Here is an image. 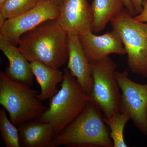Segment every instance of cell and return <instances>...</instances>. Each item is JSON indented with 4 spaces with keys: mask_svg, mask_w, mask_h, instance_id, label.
Returning a JSON list of instances; mask_svg holds the SVG:
<instances>
[{
    "mask_svg": "<svg viewBox=\"0 0 147 147\" xmlns=\"http://www.w3.org/2000/svg\"><path fill=\"white\" fill-rule=\"evenodd\" d=\"M67 34L57 20H49L22 35L18 49L30 62L59 69L68 59Z\"/></svg>",
    "mask_w": 147,
    "mask_h": 147,
    "instance_id": "1",
    "label": "cell"
},
{
    "mask_svg": "<svg viewBox=\"0 0 147 147\" xmlns=\"http://www.w3.org/2000/svg\"><path fill=\"white\" fill-rule=\"evenodd\" d=\"M101 110L90 102L75 119L54 137L56 147H112Z\"/></svg>",
    "mask_w": 147,
    "mask_h": 147,
    "instance_id": "2",
    "label": "cell"
},
{
    "mask_svg": "<svg viewBox=\"0 0 147 147\" xmlns=\"http://www.w3.org/2000/svg\"><path fill=\"white\" fill-rule=\"evenodd\" d=\"M50 99L49 108L36 120L52 125L55 136L73 121L89 102H92L90 96L84 91L67 68L64 71L61 88Z\"/></svg>",
    "mask_w": 147,
    "mask_h": 147,
    "instance_id": "3",
    "label": "cell"
},
{
    "mask_svg": "<svg viewBox=\"0 0 147 147\" xmlns=\"http://www.w3.org/2000/svg\"><path fill=\"white\" fill-rule=\"evenodd\" d=\"M38 94L28 85L11 80L5 71L0 72V104L15 126L37 119L47 110Z\"/></svg>",
    "mask_w": 147,
    "mask_h": 147,
    "instance_id": "4",
    "label": "cell"
},
{
    "mask_svg": "<svg viewBox=\"0 0 147 147\" xmlns=\"http://www.w3.org/2000/svg\"><path fill=\"white\" fill-rule=\"evenodd\" d=\"M124 8L110 22L126 50L129 68L147 78V23L137 21Z\"/></svg>",
    "mask_w": 147,
    "mask_h": 147,
    "instance_id": "5",
    "label": "cell"
},
{
    "mask_svg": "<svg viewBox=\"0 0 147 147\" xmlns=\"http://www.w3.org/2000/svg\"><path fill=\"white\" fill-rule=\"evenodd\" d=\"M90 63L93 79L92 102L109 118L120 112L121 94L115 76L117 65L109 56Z\"/></svg>",
    "mask_w": 147,
    "mask_h": 147,
    "instance_id": "6",
    "label": "cell"
},
{
    "mask_svg": "<svg viewBox=\"0 0 147 147\" xmlns=\"http://www.w3.org/2000/svg\"><path fill=\"white\" fill-rule=\"evenodd\" d=\"M115 76L121 91L120 111L129 114L135 126L146 135L147 84L131 81L126 70L115 71Z\"/></svg>",
    "mask_w": 147,
    "mask_h": 147,
    "instance_id": "7",
    "label": "cell"
},
{
    "mask_svg": "<svg viewBox=\"0 0 147 147\" xmlns=\"http://www.w3.org/2000/svg\"><path fill=\"white\" fill-rule=\"evenodd\" d=\"M61 5L51 0H39L33 8L15 18L7 19L0 30V34L11 43L18 45L19 38L25 33L51 19L57 20Z\"/></svg>",
    "mask_w": 147,
    "mask_h": 147,
    "instance_id": "8",
    "label": "cell"
},
{
    "mask_svg": "<svg viewBox=\"0 0 147 147\" xmlns=\"http://www.w3.org/2000/svg\"><path fill=\"white\" fill-rule=\"evenodd\" d=\"M57 20L67 34L80 35L92 32L91 5L87 0H65Z\"/></svg>",
    "mask_w": 147,
    "mask_h": 147,
    "instance_id": "9",
    "label": "cell"
},
{
    "mask_svg": "<svg viewBox=\"0 0 147 147\" xmlns=\"http://www.w3.org/2000/svg\"><path fill=\"white\" fill-rule=\"evenodd\" d=\"M79 36L90 62L112 54H127L120 36L115 29L101 35H96L92 32H90Z\"/></svg>",
    "mask_w": 147,
    "mask_h": 147,
    "instance_id": "10",
    "label": "cell"
},
{
    "mask_svg": "<svg viewBox=\"0 0 147 147\" xmlns=\"http://www.w3.org/2000/svg\"><path fill=\"white\" fill-rule=\"evenodd\" d=\"M68 69L80 84L84 91L91 95L93 87L91 66L79 35L67 34Z\"/></svg>",
    "mask_w": 147,
    "mask_h": 147,
    "instance_id": "11",
    "label": "cell"
},
{
    "mask_svg": "<svg viewBox=\"0 0 147 147\" xmlns=\"http://www.w3.org/2000/svg\"><path fill=\"white\" fill-rule=\"evenodd\" d=\"M0 50L8 59L9 63L5 71L6 75L11 80L31 87L34 75L30 62L20 52L18 47L1 34Z\"/></svg>",
    "mask_w": 147,
    "mask_h": 147,
    "instance_id": "12",
    "label": "cell"
},
{
    "mask_svg": "<svg viewBox=\"0 0 147 147\" xmlns=\"http://www.w3.org/2000/svg\"><path fill=\"white\" fill-rule=\"evenodd\" d=\"M19 142L22 147H56L52 125L35 120L18 127Z\"/></svg>",
    "mask_w": 147,
    "mask_h": 147,
    "instance_id": "13",
    "label": "cell"
},
{
    "mask_svg": "<svg viewBox=\"0 0 147 147\" xmlns=\"http://www.w3.org/2000/svg\"><path fill=\"white\" fill-rule=\"evenodd\" d=\"M30 65L40 86L38 98L42 101L51 98L59 91L57 85L63 81V72L38 61L30 62Z\"/></svg>",
    "mask_w": 147,
    "mask_h": 147,
    "instance_id": "14",
    "label": "cell"
},
{
    "mask_svg": "<svg viewBox=\"0 0 147 147\" xmlns=\"http://www.w3.org/2000/svg\"><path fill=\"white\" fill-rule=\"evenodd\" d=\"M122 0H94L91 5L93 13L92 32L102 31L109 22L123 9Z\"/></svg>",
    "mask_w": 147,
    "mask_h": 147,
    "instance_id": "15",
    "label": "cell"
},
{
    "mask_svg": "<svg viewBox=\"0 0 147 147\" xmlns=\"http://www.w3.org/2000/svg\"><path fill=\"white\" fill-rule=\"evenodd\" d=\"M131 119L129 114L120 112L109 118L104 117L105 123L111 130L110 137L113 141L114 147H127L124 138V129L125 125Z\"/></svg>",
    "mask_w": 147,
    "mask_h": 147,
    "instance_id": "16",
    "label": "cell"
},
{
    "mask_svg": "<svg viewBox=\"0 0 147 147\" xmlns=\"http://www.w3.org/2000/svg\"><path fill=\"white\" fill-rule=\"evenodd\" d=\"M0 131L6 147H21L18 127L11 122L4 108L0 110Z\"/></svg>",
    "mask_w": 147,
    "mask_h": 147,
    "instance_id": "17",
    "label": "cell"
},
{
    "mask_svg": "<svg viewBox=\"0 0 147 147\" xmlns=\"http://www.w3.org/2000/svg\"><path fill=\"white\" fill-rule=\"evenodd\" d=\"M39 0H5L0 6V12L7 19L21 16L31 9Z\"/></svg>",
    "mask_w": 147,
    "mask_h": 147,
    "instance_id": "18",
    "label": "cell"
},
{
    "mask_svg": "<svg viewBox=\"0 0 147 147\" xmlns=\"http://www.w3.org/2000/svg\"><path fill=\"white\" fill-rule=\"evenodd\" d=\"M143 9L141 13L137 14L134 18L137 21L147 23V0H143Z\"/></svg>",
    "mask_w": 147,
    "mask_h": 147,
    "instance_id": "19",
    "label": "cell"
},
{
    "mask_svg": "<svg viewBox=\"0 0 147 147\" xmlns=\"http://www.w3.org/2000/svg\"><path fill=\"white\" fill-rule=\"evenodd\" d=\"M131 4L135 11V14H139L143 9L142 3L143 0H130Z\"/></svg>",
    "mask_w": 147,
    "mask_h": 147,
    "instance_id": "20",
    "label": "cell"
},
{
    "mask_svg": "<svg viewBox=\"0 0 147 147\" xmlns=\"http://www.w3.org/2000/svg\"><path fill=\"white\" fill-rule=\"evenodd\" d=\"M123 1L125 7L126 8L127 10L128 11L129 14L132 16L135 15V11L133 6L131 4L130 0H122Z\"/></svg>",
    "mask_w": 147,
    "mask_h": 147,
    "instance_id": "21",
    "label": "cell"
},
{
    "mask_svg": "<svg viewBox=\"0 0 147 147\" xmlns=\"http://www.w3.org/2000/svg\"><path fill=\"white\" fill-rule=\"evenodd\" d=\"M7 20L3 13L0 12V30L3 26Z\"/></svg>",
    "mask_w": 147,
    "mask_h": 147,
    "instance_id": "22",
    "label": "cell"
},
{
    "mask_svg": "<svg viewBox=\"0 0 147 147\" xmlns=\"http://www.w3.org/2000/svg\"><path fill=\"white\" fill-rule=\"evenodd\" d=\"M51 1H53L61 5L64 1L65 0H51Z\"/></svg>",
    "mask_w": 147,
    "mask_h": 147,
    "instance_id": "23",
    "label": "cell"
},
{
    "mask_svg": "<svg viewBox=\"0 0 147 147\" xmlns=\"http://www.w3.org/2000/svg\"><path fill=\"white\" fill-rule=\"evenodd\" d=\"M5 0H0V6L2 5L3 4L5 1Z\"/></svg>",
    "mask_w": 147,
    "mask_h": 147,
    "instance_id": "24",
    "label": "cell"
},
{
    "mask_svg": "<svg viewBox=\"0 0 147 147\" xmlns=\"http://www.w3.org/2000/svg\"></svg>",
    "mask_w": 147,
    "mask_h": 147,
    "instance_id": "25",
    "label": "cell"
}]
</instances>
